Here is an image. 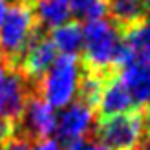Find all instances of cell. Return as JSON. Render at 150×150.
I'll list each match as a JSON object with an SVG mask.
<instances>
[{
	"label": "cell",
	"instance_id": "cell-1",
	"mask_svg": "<svg viewBox=\"0 0 150 150\" xmlns=\"http://www.w3.org/2000/svg\"><path fill=\"white\" fill-rule=\"evenodd\" d=\"M79 61L86 70L114 75L134 62V55L119 28L110 18H99L82 26V57Z\"/></svg>",
	"mask_w": 150,
	"mask_h": 150
},
{
	"label": "cell",
	"instance_id": "cell-2",
	"mask_svg": "<svg viewBox=\"0 0 150 150\" xmlns=\"http://www.w3.org/2000/svg\"><path fill=\"white\" fill-rule=\"evenodd\" d=\"M35 0H20L7 6L4 22L0 24V59L17 70L26 44L37 28Z\"/></svg>",
	"mask_w": 150,
	"mask_h": 150
},
{
	"label": "cell",
	"instance_id": "cell-3",
	"mask_svg": "<svg viewBox=\"0 0 150 150\" xmlns=\"http://www.w3.org/2000/svg\"><path fill=\"white\" fill-rule=\"evenodd\" d=\"M81 75L79 55H57L50 70L37 82V93L51 108H66L73 103Z\"/></svg>",
	"mask_w": 150,
	"mask_h": 150
},
{
	"label": "cell",
	"instance_id": "cell-4",
	"mask_svg": "<svg viewBox=\"0 0 150 150\" xmlns=\"http://www.w3.org/2000/svg\"><path fill=\"white\" fill-rule=\"evenodd\" d=\"M92 134L108 150H136L145 134V110L134 108L126 114L99 117Z\"/></svg>",
	"mask_w": 150,
	"mask_h": 150
},
{
	"label": "cell",
	"instance_id": "cell-5",
	"mask_svg": "<svg viewBox=\"0 0 150 150\" xmlns=\"http://www.w3.org/2000/svg\"><path fill=\"white\" fill-rule=\"evenodd\" d=\"M57 114L42 97L33 92L28 97V103L18 121L13 125V134L26 137L29 143L48 139L55 134Z\"/></svg>",
	"mask_w": 150,
	"mask_h": 150
},
{
	"label": "cell",
	"instance_id": "cell-6",
	"mask_svg": "<svg viewBox=\"0 0 150 150\" xmlns=\"http://www.w3.org/2000/svg\"><path fill=\"white\" fill-rule=\"evenodd\" d=\"M55 59H57V50L51 42L48 31H44L42 28L37 26L31 37H29L24 51H22L17 70L28 81L39 82L42 75L50 70V66L53 64Z\"/></svg>",
	"mask_w": 150,
	"mask_h": 150
},
{
	"label": "cell",
	"instance_id": "cell-7",
	"mask_svg": "<svg viewBox=\"0 0 150 150\" xmlns=\"http://www.w3.org/2000/svg\"><path fill=\"white\" fill-rule=\"evenodd\" d=\"M93 121H95V112L88 108L86 104L73 101L57 115L55 134L66 145L73 139L90 136L93 132Z\"/></svg>",
	"mask_w": 150,
	"mask_h": 150
},
{
	"label": "cell",
	"instance_id": "cell-8",
	"mask_svg": "<svg viewBox=\"0 0 150 150\" xmlns=\"http://www.w3.org/2000/svg\"><path fill=\"white\" fill-rule=\"evenodd\" d=\"M134 108H136V104H134L126 86L123 84L119 73L112 75L106 81V84H104V90L101 93V99L95 112L99 114V117H110L117 114H126V112H130Z\"/></svg>",
	"mask_w": 150,
	"mask_h": 150
},
{
	"label": "cell",
	"instance_id": "cell-9",
	"mask_svg": "<svg viewBox=\"0 0 150 150\" xmlns=\"http://www.w3.org/2000/svg\"><path fill=\"white\" fill-rule=\"evenodd\" d=\"M136 108H145L150 103V66L134 61L119 73Z\"/></svg>",
	"mask_w": 150,
	"mask_h": 150
},
{
	"label": "cell",
	"instance_id": "cell-10",
	"mask_svg": "<svg viewBox=\"0 0 150 150\" xmlns=\"http://www.w3.org/2000/svg\"><path fill=\"white\" fill-rule=\"evenodd\" d=\"M104 4H106V15L121 33L148 18L143 0H104Z\"/></svg>",
	"mask_w": 150,
	"mask_h": 150
},
{
	"label": "cell",
	"instance_id": "cell-11",
	"mask_svg": "<svg viewBox=\"0 0 150 150\" xmlns=\"http://www.w3.org/2000/svg\"><path fill=\"white\" fill-rule=\"evenodd\" d=\"M37 26L44 31L62 26L70 20V2L68 0H35L33 6Z\"/></svg>",
	"mask_w": 150,
	"mask_h": 150
},
{
	"label": "cell",
	"instance_id": "cell-12",
	"mask_svg": "<svg viewBox=\"0 0 150 150\" xmlns=\"http://www.w3.org/2000/svg\"><path fill=\"white\" fill-rule=\"evenodd\" d=\"M55 50H61L62 55H77L82 50V26L77 20H68L62 26L48 31Z\"/></svg>",
	"mask_w": 150,
	"mask_h": 150
},
{
	"label": "cell",
	"instance_id": "cell-13",
	"mask_svg": "<svg viewBox=\"0 0 150 150\" xmlns=\"http://www.w3.org/2000/svg\"><path fill=\"white\" fill-rule=\"evenodd\" d=\"M70 13L73 15V20H99L106 15V4L104 0H68Z\"/></svg>",
	"mask_w": 150,
	"mask_h": 150
},
{
	"label": "cell",
	"instance_id": "cell-14",
	"mask_svg": "<svg viewBox=\"0 0 150 150\" xmlns=\"http://www.w3.org/2000/svg\"><path fill=\"white\" fill-rule=\"evenodd\" d=\"M66 150H108V148H104L93 137V134H90V136H84V137H79V139H73L70 143H66Z\"/></svg>",
	"mask_w": 150,
	"mask_h": 150
},
{
	"label": "cell",
	"instance_id": "cell-15",
	"mask_svg": "<svg viewBox=\"0 0 150 150\" xmlns=\"http://www.w3.org/2000/svg\"><path fill=\"white\" fill-rule=\"evenodd\" d=\"M0 150H31V143L26 137L13 134L0 145Z\"/></svg>",
	"mask_w": 150,
	"mask_h": 150
},
{
	"label": "cell",
	"instance_id": "cell-16",
	"mask_svg": "<svg viewBox=\"0 0 150 150\" xmlns=\"http://www.w3.org/2000/svg\"><path fill=\"white\" fill-rule=\"evenodd\" d=\"M31 150H61V145H59L57 139H42V141H37V143L31 146Z\"/></svg>",
	"mask_w": 150,
	"mask_h": 150
},
{
	"label": "cell",
	"instance_id": "cell-17",
	"mask_svg": "<svg viewBox=\"0 0 150 150\" xmlns=\"http://www.w3.org/2000/svg\"><path fill=\"white\" fill-rule=\"evenodd\" d=\"M7 68H9V66H7L2 59H0V86H2V82H4V77H6V73H7Z\"/></svg>",
	"mask_w": 150,
	"mask_h": 150
},
{
	"label": "cell",
	"instance_id": "cell-18",
	"mask_svg": "<svg viewBox=\"0 0 150 150\" xmlns=\"http://www.w3.org/2000/svg\"><path fill=\"white\" fill-rule=\"evenodd\" d=\"M6 13H7V2H6V0H0V24L4 22Z\"/></svg>",
	"mask_w": 150,
	"mask_h": 150
},
{
	"label": "cell",
	"instance_id": "cell-19",
	"mask_svg": "<svg viewBox=\"0 0 150 150\" xmlns=\"http://www.w3.org/2000/svg\"><path fill=\"white\" fill-rule=\"evenodd\" d=\"M143 110H145V123H150V103L146 104Z\"/></svg>",
	"mask_w": 150,
	"mask_h": 150
},
{
	"label": "cell",
	"instance_id": "cell-20",
	"mask_svg": "<svg viewBox=\"0 0 150 150\" xmlns=\"http://www.w3.org/2000/svg\"><path fill=\"white\" fill-rule=\"evenodd\" d=\"M145 136L150 139V123H145Z\"/></svg>",
	"mask_w": 150,
	"mask_h": 150
}]
</instances>
